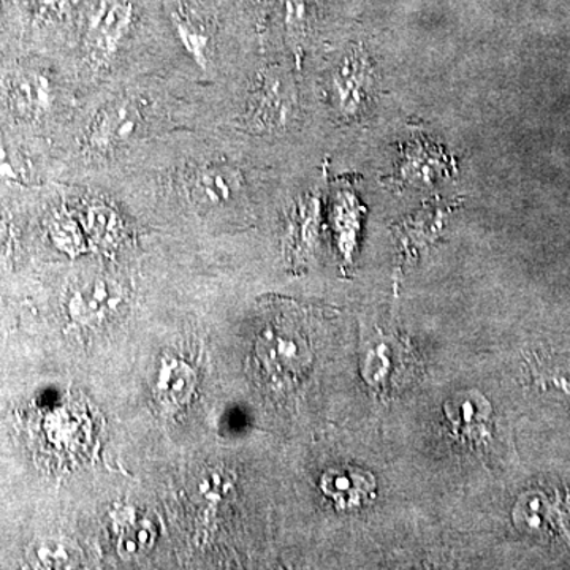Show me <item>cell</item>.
Instances as JSON below:
<instances>
[{
  "label": "cell",
  "mask_w": 570,
  "mask_h": 570,
  "mask_svg": "<svg viewBox=\"0 0 570 570\" xmlns=\"http://www.w3.org/2000/svg\"><path fill=\"white\" fill-rule=\"evenodd\" d=\"M134 24L130 0H99L86 21L85 47L94 63L111 61Z\"/></svg>",
  "instance_id": "cell-2"
},
{
  "label": "cell",
  "mask_w": 570,
  "mask_h": 570,
  "mask_svg": "<svg viewBox=\"0 0 570 570\" xmlns=\"http://www.w3.org/2000/svg\"><path fill=\"white\" fill-rule=\"evenodd\" d=\"M145 122L142 104L135 97H121L100 108L94 116L86 145L96 153H110L132 141Z\"/></svg>",
  "instance_id": "cell-4"
},
{
  "label": "cell",
  "mask_w": 570,
  "mask_h": 570,
  "mask_svg": "<svg viewBox=\"0 0 570 570\" xmlns=\"http://www.w3.org/2000/svg\"><path fill=\"white\" fill-rule=\"evenodd\" d=\"M242 189V175L230 165L204 164L187 178L190 200L204 209L225 208L239 197Z\"/></svg>",
  "instance_id": "cell-6"
},
{
  "label": "cell",
  "mask_w": 570,
  "mask_h": 570,
  "mask_svg": "<svg viewBox=\"0 0 570 570\" xmlns=\"http://www.w3.org/2000/svg\"><path fill=\"white\" fill-rule=\"evenodd\" d=\"M7 100L11 111L22 119H37L50 110L51 82L37 71H17L7 80Z\"/></svg>",
  "instance_id": "cell-11"
},
{
  "label": "cell",
  "mask_w": 570,
  "mask_h": 570,
  "mask_svg": "<svg viewBox=\"0 0 570 570\" xmlns=\"http://www.w3.org/2000/svg\"><path fill=\"white\" fill-rule=\"evenodd\" d=\"M85 225L94 242L112 246L121 234V219L111 206L97 202L86 208Z\"/></svg>",
  "instance_id": "cell-15"
},
{
  "label": "cell",
  "mask_w": 570,
  "mask_h": 570,
  "mask_svg": "<svg viewBox=\"0 0 570 570\" xmlns=\"http://www.w3.org/2000/svg\"><path fill=\"white\" fill-rule=\"evenodd\" d=\"M333 92L344 118L365 115L373 92V69L362 51L348 52L333 75Z\"/></svg>",
  "instance_id": "cell-5"
},
{
  "label": "cell",
  "mask_w": 570,
  "mask_h": 570,
  "mask_svg": "<svg viewBox=\"0 0 570 570\" xmlns=\"http://www.w3.org/2000/svg\"><path fill=\"white\" fill-rule=\"evenodd\" d=\"M28 179V168L24 160L9 149L0 148V181L6 183H26Z\"/></svg>",
  "instance_id": "cell-17"
},
{
  "label": "cell",
  "mask_w": 570,
  "mask_h": 570,
  "mask_svg": "<svg viewBox=\"0 0 570 570\" xmlns=\"http://www.w3.org/2000/svg\"><path fill=\"white\" fill-rule=\"evenodd\" d=\"M197 373L178 356H164L154 385V397L165 414H178L193 403Z\"/></svg>",
  "instance_id": "cell-10"
},
{
  "label": "cell",
  "mask_w": 570,
  "mask_h": 570,
  "mask_svg": "<svg viewBox=\"0 0 570 570\" xmlns=\"http://www.w3.org/2000/svg\"><path fill=\"white\" fill-rule=\"evenodd\" d=\"M77 0H33L37 17L45 21H61L73 10Z\"/></svg>",
  "instance_id": "cell-18"
},
{
  "label": "cell",
  "mask_w": 570,
  "mask_h": 570,
  "mask_svg": "<svg viewBox=\"0 0 570 570\" xmlns=\"http://www.w3.org/2000/svg\"><path fill=\"white\" fill-rule=\"evenodd\" d=\"M253 358L261 376L275 389H283L302 381L313 363V352L302 328L279 316L262 326Z\"/></svg>",
  "instance_id": "cell-1"
},
{
  "label": "cell",
  "mask_w": 570,
  "mask_h": 570,
  "mask_svg": "<svg viewBox=\"0 0 570 570\" xmlns=\"http://www.w3.org/2000/svg\"><path fill=\"white\" fill-rule=\"evenodd\" d=\"M176 39L195 63L206 69L212 62L213 32L208 21L183 0H165Z\"/></svg>",
  "instance_id": "cell-9"
},
{
  "label": "cell",
  "mask_w": 570,
  "mask_h": 570,
  "mask_svg": "<svg viewBox=\"0 0 570 570\" xmlns=\"http://www.w3.org/2000/svg\"><path fill=\"white\" fill-rule=\"evenodd\" d=\"M295 110V89L284 71L266 70L255 81L247 102V121L254 129L273 132L291 122Z\"/></svg>",
  "instance_id": "cell-3"
},
{
  "label": "cell",
  "mask_w": 570,
  "mask_h": 570,
  "mask_svg": "<svg viewBox=\"0 0 570 570\" xmlns=\"http://www.w3.org/2000/svg\"><path fill=\"white\" fill-rule=\"evenodd\" d=\"M445 419L461 442L480 445L489 436L491 406L475 390L461 392L445 403Z\"/></svg>",
  "instance_id": "cell-8"
},
{
  "label": "cell",
  "mask_w": 570,
  "mask_h": 570,
  "mask_svg": "<svg viewBox=\"0 0 570 570\" xmlns=\"http://www.w3.org/2000/svg\"><path fill=\"white\" fill-rule=\"evenodd\" d=\"M156 542V528L153 521L145 517L126 513L121 532H119V551L124 558H140L148 553Z\"/></svg>",
  "instance_id": "cell-14"
},
{
  "label": "cell",
  "mask_w": 570,
  "mask_h": 570,
  "mask_svg": "<svg viewBox=\"0 0 570 570\" xmlns=\"http://www.w3.org/2000/svg\"><path fill=\"white\" fill-rule=\"evenodd\" d=\"M122 299L121 287L115 281L97 277L78 288L70 298V314L73 321H102Z\"/></svg>",
  "instance_id": "cell-12"
},
{
  "label": "cell",
  "mask_w": 570,
  "mask_h": 570,
  "mask_svg": "<svg viewBox=\"0 0 570 570\" xmlns=\"http://www.w3.org/2000/svg\"><path fill=\"white\" fill-rule=\"evenodd\" d=\"M28 554L37 569H75L81 562L80 549L66 538L37 539Z\"/></svg>",
  "instance_id": "cell-13"
},
{
  "label": "cell",
  "mask_w": 570,
  "mask_h": 570,
  "mask_svg": "<svg viewBox=\"0 0 570 570\" xmlns=\"http://www.w3.org/2000/svg\"><path fill=\"white\" fill-rule=\"evenodd\" d=\"M10 246V227L6 220L0 217V257L7 254Z\"/></svg>",
  "instance_id": "cell-19"
},
{
  "label": "cell",
  "mask_w": 570,
  "mask_h": 570,
  "mask_svg": "<svg viewBox=\"0 0 570 570\" xmlns=\"http://www.w3.org/2000/svg\"><path fill=\"white\" fill-rule=\"evenodd\" d=\"M321 490L337 509L354 510L373 502L377 494V482L365 469L336 466L322 475Z\"/></svg>",
  "instance_id": "cell-7"
},
{
  "label": "cell",
  "mask_w": 570,
  "mask_h": 570,
  "mask_svg": "<svg viewBox=\"0 0 570 570\" xmlns=\"http://www.w3.org/2000/svg\"><path fill=\"white\" fill-rule=\"evenodd\" d=\"M51 236L56 245L70 254H78L82 247V234L78 224L67 214H59L51 225Z\"/></svg>",
  "instance_id": "cell-16"
}]
</instances>
